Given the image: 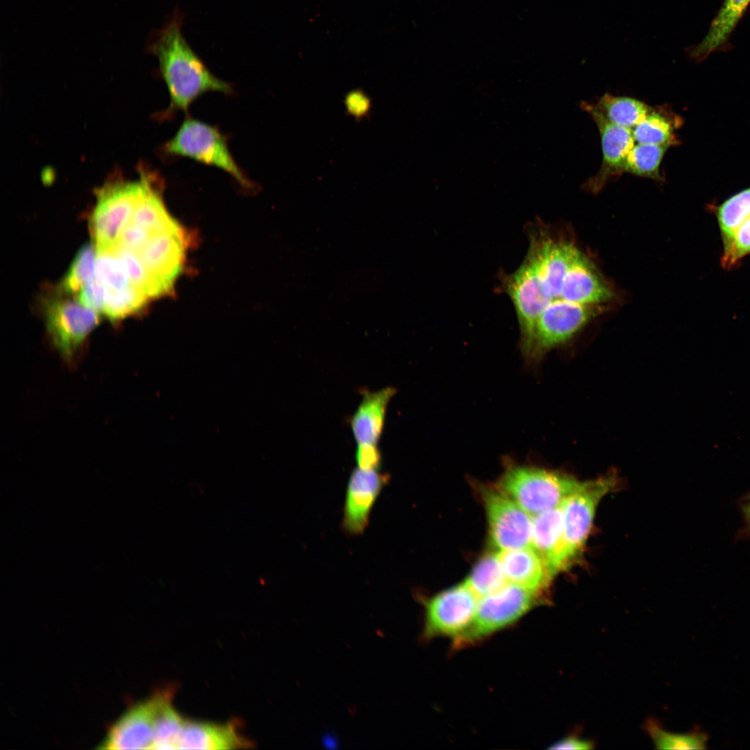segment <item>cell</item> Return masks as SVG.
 Returning a JSON list of instances; mask_svg holds the SVG:
<instances>
[{"instance_id":"6da1fadb","label":"cell","mask_w":750,"mask_h":750,"mask_svg":"<svg viewBox=\"0 0 750 750\" xmlns=\"http://www.w3.org/2000/svg\"><path fill=\"white\" fill-rule=\"evenodd\" d=\"M183 22L181 12L175 10L150 45L169 94L168 115L187 112L191 103L206 92H232L231 85L214 76L188 43L181 32Z\"/></svg>"},{"instance_id":"7a4b0ae2","label":"cell","mask_w":750,"mask_h":750,"mask_svg":"<svg viewBox=\"0 0 750 750\" xmlns=\"http://www.w3.org/2000/svg\"><path fill=\"white\" fill-rule=\"evenodd\" d=\"M581 481L565 474L542 468L508 466L497 488L530 515L560 506Z\"/></svg>"},{"instance_id":"3957f363","label":"cell","mask_w":750,"mask_h":750,"mask_svg":"<svg viewBox=\"0 0 750 750\" xmlns=\"http://www.w3.org/2000/svg\"><path fill=\"white\" fill-rule=\"evenodd\" d=\"M145 184V170L135 181H113L97 192V203L90 229L97 252L113 250L118 238L129 223Z\"/></svg>"},{"instance_id":"277c9868","label":"cell","mask_w":750,"mask_h":750,"mask_svg":"<svg viewBox=\"0 0 750 750\" xmlns=\"http://www.w3.org/2000/svg\"><path fill=\"white\" fill-rule=\"evenodd\" d=\"M165 151L171 156L187 157L219 168L244 187L251 185L231 153L226 138L218 128L200 120L185 119L165 145Z\"/></svg>"},{"instance_id":"5b68a950","label":"cell","mask_w":750,"mask_h":750,"mask_svg":"<svg viewBox=\"0 0 750 750\" xmlns=\"http://www.w3.org/2000/svg\"><path fill=\"white\" fill-rule=\"evenodd\" d=\"M604 305H583L562 299L551 301L539 316L526 359L539 361L547 352L573 338L604 310Z\"/></svg>"},{"instance_id":"8992f818","label":"cell","mask_w":750,"mask_h":750,"mask_svg":"<svg viewBox=\"0 0 750 750\" xmlns=\"http://www.w3.org/2000/svg\"><path fill=\"white\" fill-rule=\"evenodd\" d=\"M539 596L508 582L498 591L478 598L473 624L457 644L476 640L515 622L535 605Z\"/></svg>"},{"instance_id":"52a82bcc","label":"cell","mask_w":750,"mask_h":750,"mask_svg":"<svg viewBox=\"0 0 750 750\" xmlns=\"http://www.w3.org/2000/svg\"><path fill=\"white\" fill-rule=\"evenodd\" d=\"M615 484L612 476L581 482L562 503L566 556L569 566L585 545L597 506Z\"/></svg>"},{"instance_id":"ba28073f","label":"cell","mask_w":750,"mask_h":750,"mask_svg":"<svg viewBox=\"0 0 750 750\" xmlns=\"http://www.w3.org/2000/svg\"><path fill=\"white\" fill-rule=\"evenodd\" d=\"M477 602L478 597L464 582L433 596L425 603L424 637L459 640L473 624Z\"/></svg>"},{"instance_id":"9c48e42d","label":"cell","mask_w":750,"mask_h":750,"mask_svg":"<svg viewBox=\"0 0 750 750\" xmlns=\"http://www.w3.org/2000/svg\"><path fill=\"white\" fill-rule=\"evenodd\" d=\"M503 288L511 299L520 330L524 357L529 353L537 320L551 302L531 257L527 254L522 265L504 277Z\"/></svg>"},{"instance_id":"30bf717a","label":"cell","mask_w":750,"mask_h":750,"mask_svg":"<svg viewBox=\"0 0 750 750\" xmlns=\"http://www.w3.org/2000/svg\"><path fill=\"white\" fill-rule=\"evenodd\" d=\"M46 326L62 358L72 361L89 333L99 323L97 312L78 301L52 299L45 308Z\"/></svg>"},{"instance_id":"8fae6325","label":"cell","mask_w":750,"mask_h":750,"mask_svg":"<svg viewBox=\"0 0 750 750\" xmlns=\"http://www.w3.org/2000/svg\"><path fill=\"white\" fill-rule=\"evenodd\" d=\"M491 541L499 551L531 546L533 516L497 488L484 492Z\"/></svg>"},{"instance_id":"7c38bea8","label":"cell","mask_w":750,"mask_h":750,"mask_svg":"<svg viewBox=\"0 0 750 750\" xmlns=\"http://www.w3.org/2000/svg\"><path fill=\"white\" fill-rule=\"evenodd\" d=\"M581 107L592 118L601 136L603 157L600 168L584 184L589 192L598 193L609 181L624 172L627 156L635 141L631 129L609 122L591 103L582 101Z\"/></svg>"},{"instance_id":"4fadbf2b","label":"cell","mask_w":750,"mask_h":750,"mask_svg":"<svg viewBox=\"0 0 750 750\" xmlns=\"http://www.w3.org/2000/svg\"><path fill=\"white\" fill-rule=\"evenodd\" d=\"M390 480L388 474L378 469L356 468L347 487L342 527L345 533L356 536L363 533L369 523L372 508Z\"/></svg>"},{"instance_id":"5bb4252c","label":"cell","mask_w":750,"mask_h":750,"mask_svg":"<svg viewBox=\"0 0 750 750\" xmlns=\"http://www.w3.org/2000/svg\"><path fill=\"white\" fill-rule=\"evenodd\" d=\"M158 694L139 703L112 726L100 749H151Z\"/></svg>"},{"instance_id":"9a60e30c","label":"cell","mask_w":750,"mask_h":750,"mask_svg":"<svg viewBox=\"0 0 750 750\" xmlns=\"http://www.w3.org/2000/svg\"><path fill=\"white\" fill-rule=\"evenodd\" d=\"M612 297V290L593 262L576 248L558 299L583 305H604Z\"/></svg>"},{"instance_id":"2e32d148","label":"cell","mask_w":750,"mask_h":750,"mask_svg":"<svg viewBox=\"0 0 750 750\" xmlns=\"http://www.w3.org/2000/svg\"><path fill=\"white\" fill-rule=\"evenodd\" d=\"M531 546L542 558L553 577L569 566L566 556L562 504L533 515Z\"/></svg>"},{"instance_id":"e0dca14e","label":"cell","mask_w":750,"mask_h":750,"mask_svg":"<svg viewBox=\"0 0 750 750\" xmlns=\"http://www.w3.org/2000/svg\"><path fill=\"white\" fill-rule=\"evenodd\" d=\"M497 558L509 583L540 594L553 578L546 563L535 549L498 551Z\"/></svg>"},{"instance_id":"ac0fdd59","label":"cell","mask_w":750,"mask_h":750,"mask_svg":"<svg viewBox=\"0 0 750 750\" xmlns=\"http://www.w3.org/2000/svg\"><path fill=\"white\" fill-rule=\"evenodd\" d=\"M396 390L392 387L364 392L360 405L350 419L358 446L378 447L388 406Z\"/></svg>"},{"instance_id":"d6986e66","label":"cell","mask_w":750,"mask_h":750,"mask_svg":"<svg viewBox=\"0 0 750 750\" xmlns=\"http://www.w3.org/2000/svg\"><path fill=\"white\" fill-rule=\"evenodd\" d=\"M233 724L185 720L177 749H233L249 746Z\"/></svg>"},{"instance_id":"ffe728a7","label":"cell","mask_w":750,"mask_h":750,"mask_svg":"<svg viewBox=\"0 0 750 750\" xmlns=\"http://www.w3.org/2000/svg\"><path fill=\"white\" fill-rule=\"evenodd\" d=\"M750 0H724L709 30L690 51V56L697 60L706 59L711 53L722 47L745 12Z\"/></svg>"},{"instance_id":"44dd1931","label":"cell","mask_w":750,"mask_h":750,"mask_svg":"<svg viewBox=\"0 0 750 750\" xmlns=\"http://www.w3.org/2000/svg\"><path fill=\"white\" fill-rule=\"evenodd\" d=\"M681 124V118L667 106L652 107L632 133L637 143L671 147L677 144L676 131Z\"/></svg>"},{"instance_id":"7402d4cb","label":"cell","mask_w":750,"mask_h":750,"mask_svg":"<svg viewBox=\"0 0 750 750\" xmlns=\"http://www.w3.org/2000/svg\"><path fill=\"white\" fill-rule=\"evenodd\" d=\"M594 108L609 122L629 129L638 125L651 110V106L635 98L604 94Z\"/></svg>"},{"instance_id":"603a6c76","label":"cell","mask_w":750,"mask_h":750,"mask_svg":"<svg viewBox=\"0 0 750 750\" xmlns=\"http://www.w3.org/2000/svg\"><path fill=\"white\" fill-rule=\"evenodd\" d=\"M185 722L172 703V692L158 693L151 749H177Z\"/></svg>"},{"instance_id":"cb8c5ba5","label":"cell","mask_w":750,"mask_h":750,"mask_svg":"<svg viewBox=\"0 0 750 750\" xmlns=\"http://www.w3.org/2000/svg\"><path fill=\"white\" fill-rule=\"evenodd\" d=\"M715 212L724 254L738 228L750 217V187L725 200L716 207Z\"/></svg>"},{"instance_id":"d4e9b609","label":"cell","mask_w":750,"mask_h":750,"mask_svg":"<svg viewBox=\"0 0 750 750\" xmlns=\"http://www.w3.org/2000/svg\"><path fill=\"white\" fill-rule=\"evenodd\" d=\"M464 583L480 598L498 591L508 582L495 553L482 557Z\"/></svg>"},{"instance_id":"484cf974","label":"cell","mask_w":750,"mask_h":750,"mask_svg":"<svg viewBox=\"0 0 750 750\" xmlns=\"http://www.w3.org/2000/svg\"><path fill=\"white\" fill-rule=\"evenodd\" d=\"M669 148L667 145L635 144L627 156L624 172L662 181L660 167Z\"/></svg>"},{"instance_id":"4316f807","label":"cell","mask_w":750,"mask_h":750,"mask_svg":"<svg viewBox=\"0 0 750 750\" xmlns=\"http://www.w3.org/2000/svg\"><path fill=\"white\" fill-rule=\"evenodd\" d=\"M644 729L658 749H705L708 735L699 728L685 733L664 730L656 719H649Z\"/></svg>"},{"instance_id":"83f0119b","label":"cell","mask_w":750,"mask_h":750,"mask_svg":"<svg viewBox=\"0 0 750 750\" xmlns=\"http://www.w3.org/2000/svg\"><path fill=\"white\" fill-rule=\"evenodd\" d=\"M97 251L90 244L79 249L61 283L65 293L76 294L95 277Z\"/></svg>"},{"instance_id":"f1b7e54d","label":"cell","mask_w":750,"mask_h":750,"mask_svg":"<svg viewBox=\"0 0 750 750\" xmlns=\"http://www.w3.org/2000/svg\"><path fill=\"white\" fill-rule=\"evenodd\" d=\"M95 278L110 291L121 290L132 285L126 267L115 249L97 252Z\"/></svg>"},{"instance_id":"f546056e","label":"cell","mask_w":750,"mask_h":750,"mask_svg":"<svg viewBox=\"0 0 750 750\" xmlns=\"http://www.w3.org/2000/svg\"><path fill=\"white\" fill-rule=\"evenodd\" d=\"M149 299L142 291L133 285L117 291L106 289L103 312L110 320L117 321L139 310Z\"/></svg>"},{"instance_id":"4dcf8cb0","label":"cell","mask_w":750,"mask_h":750,"mask_svg":"<svg viewBox=\"0 0 750 750\" xmlns=\"http://www.w3.org/2000/svg\"><path fill=\"white\" fill-rule=\"evenodd\" d=\"M750 254V217L736 230L727 253L722 254V266L733 268L743 258Z\"/></svg>"},{"instance_id":"1f68e13d","label":"cell","mask_w":750,"mask_h":750,"mask_svg":"<svg viewBox=\"0 0 750 750\" xmlns=\"http://www.w3.org/2000/svg\"><path fill=\"white\" fill-rule=\"evenodd\" d=\"M106 300V288L96 278L86 283L78 293V301L96 312H103Z\"/></svg>"},{"instance_id":"d6a6232c","label":"cell","mask_w":750,"mask_h":750,"mask_svg":"<svg viewBox=\"0 0 750 750\" xmlns=\"http://www.w3.org/2000/svg\"><path fill=\"white\" fill-rule=\"evenodd\" d=\"M358 467L365 469H378L382 457L378 447L358 446L356 452Z\"/></svg>"},{"instance_id":"836d02e7","label":"cell","mask_w":750,"mask_h":750,"mask_svg":"<svg viewBox=\"0 0 750 750\" xmlns=\"http://www.w3.org/2000/svg\"><path fill=\"white\" fill-rule=\"evenodd\" d=\"M550 748L553 749H592L594 748V742L579 738L577 734H572L557 742Z\"/></svg>"},{"instance_id":"e575fe53","label":"cell","mask_w":750,"mask_h":750,"mask_svg":"<svg viewBox=\"0 0 750 750\" xmlns=\"http://www.w3.org/2000/svg\"><path fill=\"white\" fill-rule=\"evenodd\" d=\"M738 506L743 522L740 535L750 536V490L740 498Z\"/></svg>"}]
</instances>
